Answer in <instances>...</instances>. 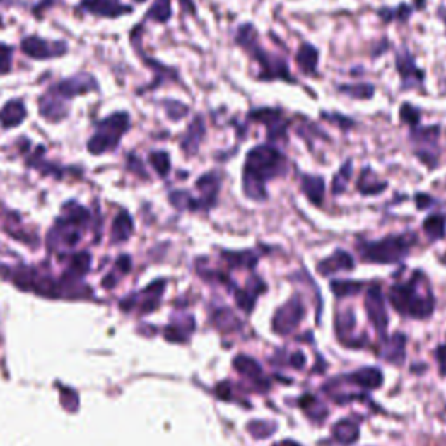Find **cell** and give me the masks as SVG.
<instances>
[{"label": "cell", "instance_id": "d6986e66", "mask_svg": "<svg viewBox=\"0 0 446 446\" xmlns=\"http://www.w3.org/2000/svg\"><path fill=\"white\" fill-rule=\"evenodd\" d=\"M336 91L352 100H372L377 88L372 82H354V84L342 82V84H336Z\"/></svg>", "mask_w": 446, "mask_h": 446}, {"label": "cell", "instance_id": "9c48e42d", "mask_svg": "<svg viewBox=\"0 0 446 446\" xmlns=\"http://www.w3.org/2000/svg\"><path fill=\"white\" fill-rule=\"evenodd\" d=\"M303 316H305V305L302 303V300L297 297L291 298L277 310L276 317H274V329L281 335H288L302 322Z\"/></svg>", "mask_w": 446, "mask_h": 446}, {"label": "cell", "instance_id": "83f0119b", "mask_svg": "<svg viewBox=\"0 0 446 446\" xmlns=\"http://www.w3.org/2000/svg\"><path fill=\"white\" fill-rule=\"evenodd\" d=\"M423 232L427 234V237L438 241V239L445 237L446 234V218L443 215H430L427 216L426 222H423Z\"/></svg>", "mask_w": 446, "mask_h": 446}, {"label": "cell", "instance_id": "9a60e30c", "mask_svg": "<svg viewBox=\"0 0 446 446\" xmlns=\"http://www.w3.org/2000/svg\"><path fill=\"white\" fill-rule=\"evenodd\" d=\"M26 119V107L23 100H11L0 110V124L4 129L18 127Z\"/></svg>", "mask_w": 446, "mask_h": 446}, {"label": "cell", "instance_id": "60d3db41", "mask_svg": "<svg viewBox=\"0 0 446 446\" xmlns=\"http://www.w3.org/2000/svg\"><path fill=\"white\" fill-rule=\"evenodd\" d=\"M276 446H302V445H298V443H295V441H281V443H277Z\"/></svg>", "mask_w": 446, "mask_h": 446}, {"label": "cell", "instance_id": "7402d4cb", "mask_svg": "<svg viewBox=\"0 0 446 446\" xmlns=\"http://www.w3.org/2000/svg\"><path fill=\"white\" fill-rule=\"evenodd\" d=\"M385 189H387V183H385L384 180L378 178L370 168H365V170H363V173L358 180V190L363 196H375V194L384 192Z\"/></svg>", "mask_w": 446, "mask_h": 446}, {"label": "cell", "instance_id": "d6a6232c", "mask_svg": "<svg viewBox=\"0 0 446 446\" xmlns=\"http://www.w3.org/2000/svg\"><path fill=\"white\" fill-rule=\"evenodd\" d=\"M322 119L331 124H335L336 127H340L342 131H348L356 126V122L352 121L351 117H346V115L339 114V112H322Z\"/></svg>", "mask_w": 446, "mask_h": 446}, {"label": "cell", "instance_id": "f35d334b", "mask_svg": "<svg viewBox=\"0 0 446 446\" xmlns=\"http://www.w3.org/2000/svg\"><path fill=\"white\" fill-rule=\"evenodd\" d=\"M415 201H417V206L421 209L429 208V206L433 204V197H429V196H427V194H417Z\"/></svg>", "mask_w": 446, "mask_h": 446}, {"label": "cell", "instance_id": "5b68a950", "mask_svg": "<svg viewBox=\"0 0 446 446\" xmlns=\"http://www.w3.org/2000/svg\"><path fill=\"white\" fill-rule=\"evenodd\" d=\"M129 131V115L126 112H115L107 119L98 122L95 134L88 143V150L95 155L105 152H112L117 148L119 141Z\"/></svg>", "mask_w": 446, "mask_h": 446}, {"label": "cell", "instance_id": "7a4b0ae2", "mask_svg": "<svg viewBox=\"0 0 446 446\" xmlns=\"http://www.w3.org/2000/svg\"><path fill=\"white\" fill-rule=\"evenodd\" d=\"M421 274H415L411 279L394 284L389 291L391 305L403 316L413 317V319H427L434 312L436 302H434L433 293L429 291V288L421 284Z\"/></svg>", "mask_w": 446, "mask_h": 446}, {"label": "cell", "instance_id": "8992f818", "mask_svg": "<svg viewBox=\"0 0 446 446\" xmlns=\"http://www.w3.org/2000/svg\"><path fill=\"white\" fill-rule=\"evenodd\" d=\"M441 127L440 124L434 126H417L411 127L410 138L418 148L415 150L418 159L426 163L429 168H434L438 164V140H440Z\"/></svg>", "mask_w": 446, "mask_h": 446}, {"label": "cell", "instance_id": "8fae6325", "mask_svg": "<svg viewBox=\"0 0 446 446\" xmlns=\"http://www.w3.org/2000/svg\"><path fill=\"white\" fill-rule=\"evenodd\" d=\"M51 89L54 93H58L59 96H63L65 100H72L75 96L81 95H88V93L96 91L98 89V82L93 75L89 74H78L74 75V77L63 78L58 84L51 86Z\"/></svg>", "mask_w": 446, "mask_h": 446}, {"label": "cell", "instance_id": "ffe728a7", "mask_svg": "<svg viewBox=\"0 0 446 446\" xmlns=\"http://www.w3.org/2000/svg\"><path fill=\"white\" fill-rule=\"evenodd\" d=\"M202 136H204V121H202L201 115H197L192 122H190L189 129H187V134L183 136L182 147L187 153H196L199 145H201Z\"/></svg>", "mask_w": 446, "mask_h": 446}, {"label": "cell", "instance_id": "f1b7e54d", "mask_svg": "<svg viewBox=\"0 0 446 446\" xmlns=\"http://www.w3.org/2000/svg\"><path fill=\"white\" fill-rule=\"evenodd\" d=\"M171 18V0H155L147 13V20L166 23Z\"/></svg>", "mask_w": 446, "mask_h": 446}, {"label": "cell", "instance_id": "2e32d148", "mask_svg": "<svg viewBox=\"0 0 446 446\" xmlns=\"http://www.w3.org/2000/svg\"><path fill=\"white\" fill-rule=\"evenodd\" d=\"M382 358L391 365H403L406 358V336L403 333H394L382 347Z\"/></svg>", "mask_w": 446, "mask_h": 446}, {"label": "cell", "instance_id": "484cf974", "mask_svg": "<svg viewBox=\"0 0 446 446\" xmlns=\"http://www.w3.org/2000/svg\"><path fill=\"white\" fill-rule=\"evenodd\" d=\"M333 436L340 445H352L359 440V426L356 422L344 418L333 426Z\"/></svg>", "mask_w": 446, "mask_h": 446}, {"label": "cell", "instance_id": "4316f807", "mask_svg": "<svg viewBox=\"0 0 446 446\" xmlns=\"http://www.w3.org/2000/svg\"><path fill=\"white\" fill-rule=\"evenodd\" d=\"M300 406L303 408V411H305V415H309L312 421L316 422H321L324 421L326 415H328V410H326L324 406H322V403L317 397L307 394L303 396L302 399H300Z\"/></svg>", "mask_w": 446, "mask_h": 446}, {"label": "cell", "instance_id": "277c9868", "mask_svg": "<svg viewBox=\"0 0 446 446\" xmlns=\"http://www.w3.org/2000/svg\"><path fill=\"white\" fill-rule=\"evenodd\" d=\"M413 245L411 235H389L375 242H363L358 246L363 260L370 264H396L403 260Z\"/></svg>", "mask_w": 446, "mask_h": 446}, {"label": "cell", "instance_id": "3957f363", "mask_svg": "<svg viewBox=\"0 0 446 446\" xmlns=\"http://www.w3.org/2000/svg\"><path fill=\"white\" fill-rule=\"evenodd\" d=\"M235 40H237L239 46L242 47L254 61L260 66V75L258 78L260 81H286V82H297L295 81L293 75L290 74V66H288V61L281 56L271 54L267 49L260 46L258 42V33L254 30L253 25H241L237 30V35H235Z\"/></svg>", "mask_w": 446, "mask_h": 446}, {"label": "cell", "instance_id": "74e56055", "mask_svg": "<svg viewBox=\"0 0 446 446\" xmlns=\"http://www.w3.org/2000/svg\"><path fill=\"white\" fill-rule=\"evenodd\" d=\"M436 359L440 363L441 375H446V346H441L436 348Z\"/></svg>", "mask_w": 446, "mask_h": 446}, {"label": "cell", "instance_id": "d590c367", "mask_svg": "<svg viewBox=\"0 0 446 446\" xmlns=\"http://www.w3.org/2000/svg\"><path fill=\"white\" fill-rule=\"evenodd\" d=\"M13 65V47L0 42V75L9 74Z\"/></svg>", "mask_w": 446, "mask_h": 446}, {"label": "cell", "instance_id": "52a82bcc", "mask_svg": "<svg viewBox=\"0 0 446 446\" xmlns=\"http://www.w3.org/2000/svg\"><path fill=\"white\" fill-rule=\"evenodd\" d=\"M396 72L401 78V91H411L423 84L426 74L415 61L408 47H401L396 54Z\"/></svg>", "mask_w": 446, "mask_h": 446}, {"label": "cell", "instance_id": "836d02e7", "mask_svg": "<svg viewBox=\"0 0 446 446\" xmlns=\"http://www.w3.org/2000/svg\"><path fill=\"white\" fill-rule=\"evenodd\" d=\"M150 164L155 168L160 176H166L170 171V155L166 152H152L150 153Z\"/></svg>", "mask_w": 446, "mask_h": 446}, {"label": "cell", "instance_id": "d4e9b609", "mask_svg": "<svg viewBox=\"0 0 446 446\" xmlns=\"http://www.w3.org/2000/svg\"><path fill=\"white\" fill-rule=\"evenodd\" d=\"M356 328V317L352 310H344L336 316V335L342 340V344L346 346H354V339H352V333Z\"/></svg>", "mask_w": 446, "mask_h": 446}, {"label": "cell", "instance_id": "5bb4252c", "mask_svg": "<svg viewBox=\"0 0 446 446\" xmlns=\"http://www.w3.org/2000/svg\"><path fill=\"white\" fill-rule=\"evenodd\" d=\"M82 7L88 9L89 13L107 18L124 16V14L133 11L129 6H122L119 0H84V2H82Z\"/></svg>", "mask_w": 446, "mask_h": 446}, {"label": "cell", "instance_id": "ac0fdd59", "mask_svg": "<svg viewBox=\"0 0 446 446\" xmlns=\"http://www.w3.org/2000/svg\"><path fill=\"white\" fill-rule=\"evenodd\" d=\"M317 269H319V272L324 274V276H329V274H335L340 271H351V269H354V258H352L347 251L336 250L331 257H328L324 262H321V264L317 265Z\"/></svg>", "mask_w": 446, "mask_h": 446}, {"label": "cell", "instance_id": "6da1fadb", "mask_svg": "<svg viewBox=\"0 0 446 446\" xmlns=\"http://www.w3.org/2000/svg\"><path fill=\"white\" fill-rule=\"evenodd\" d=\"M288 160L279 148L272 145H258L251 148L245 164V192L248 197L264 201L267 197L265 182L286 173Z\"/></svg>", "mask_w": 446, "mask_h": 446}, {"label": "cell", "instance_id": "ba28073f", "mask_svg": "<svg viewBox=\"0 0 446 446\" xmlns=\"http://www.w3.org/2000/svg\"><path fill=\"white\" fill-rule=\"evenodd\" d=\"M21 51L28 58L44 61V59L61 58L69 51V46H66V42H61V40L51 42V40H44L40 37H26V39L21 40Z\"/></svg>", "mask_w": 446, "mask_h": 446}, {"label": "cell", "instance_id": "4dcf8cb0", "mask_svg": "<svg viewBox=\"0 0 446 446\" xmlns=\"http://www.w3.org/2000/svg\"><path fill=\"white\" fill-rule=\"evenodd\" d=\"M331 291L339 298L354 297V295L363 291V283H359V281H333Z\"/></svg>", "mask_w": 446, "mask_h": 446}, {"label": "cell", "instance_id": "e0dca14e", "mask_svg": "<svg viewBox=\"0 0 446 446\" xmlns=\"http://www.w3.org/2000/svg\"><path fill=\"white\" fill-rule=\"evenodd\" d=\"M295 61H297V66L302 74L316 75L317 65H319V51H317V47L312 46L310 42H303L302 46L298 47Z\"/></svg>", "mask_w": 446, "mask_h": 446}, {"label": "cell", "instance_id": "4fadbf2b", "mask_svg": "<svg viewBox=\"0 0 446 446\" xmlns=\"http://www.w3.org/2000/svg\"><path fill=\"white\" fill-rule=\"evenodd\" d=\"M69 100L59 96L49 88L39 100V112L46 121L49 122H59L69 115Z\"/></svg>", "mask_w": 446, "mask_h": 446}, {"label": "cell", "instance_id": "1f68e13d", "mask_svg": "<svg viewBox=\"0 0 446 446\" xmlns=\"http://www.w3.org/2000/svg\"><path fill=\"white\" fill-rule=\"evenodd\" d=\"M399 119L404 122V124L410 126V129H411V127L421 126L422 114H421V110H418L417 107H413L411 103H403L399 107Z\"/></svg>", "mask_w": 446, "mask_h": 446}, {"label": "cell", "instance_id": "30bf717a", "mask_svg": "<svg viewBox=\"0 0 446 446\" xmlns=\"http://www.w3.org/2000/svg\"><path fill=\"white\" fill-rule=\"evenodd\" d=\"M365 309L366 314H368V319L372 321V324L375 326V329H377L380 335H384L389 324V316L387 309H385L384 295H382V290L378 284H373V286H370L368 291H366Z\"/></svg>", "mask_w": 446, "mask_h": 446}, {"label": "cell", "instance_id": "7c38bea8", "mask_svg": "<svg viewBox=\"0 0 446 446\" xmlns=\"http://www.w3.org/2000/svg\"><path fill=\"white\" fill-rule=\"evenodd\" d=\"M250 117L267 126V136L271 141L284 140V138H286V131L290 121H288V119L284 117L283 112L277 110V108H258V110L251 112Z\"/></svg>", "mask_w": 446, "mask_h": 446}, {"label": "cell", "instance_id": "8d00e7d4", "mask_svg": "<svg viewBox=\"0 0 446 446\" xmlns=\"http://www.w3.org/2000/svg\"><path fill=\"white\" fill-rule=\"evenodd\" d=\"M235 366L239 368V372L248 375V377H258V375H260V366H258L253 359L241 358L235 361Z\"/></svg>", "mask_w": 446, "mask_h": 446}, {"label": "cell", "instance_id": "e575fe53", "mask_svg": "<svg viewBox=\"0 0 446 446\" xmlns=\"http://www.w3.org/2000/svg\"><path fill=\"white\" fill-rule=\"evenodd\" d=\"M164 108H166V114L171 121H180L189 114V107H185L180 101H164Z\"/></svg>", "mask_w": 446, "mask_h": 446}, {"label": "cell", "instance_id": "ab89813d", "mask_svg": "<svg viewBox=\"0 0 446 446\" xmlns=\"http://www.w3.org/2000/svg\"><path fill=\"white\" fill-rule=\"evenodd\" d=\"M178 2H180V6L183 7V11H185V13H190V14L196 13V6H194L192 0H178Z\"/></svg>", "mask_w": 446, "mask_h": 446}, {"label": "cell", "instance_id": "44dd1931", "mask_svg": "<svg viewBox=\"0 0 446 446\" xmlns=\"http://www.w3.org/2000/svg\"><path fill=\"white\" fill-rule=\"evenodd\" d=\"M348 380L354 385H359L363 389H378L382 384H384V375L378 368H363L359 372L352 373L348 377Z\"/></svg>", "mask_w": 446, "mask_h": 446}, {"label": "cell", "instance_id": "b9f144b4", "mask_svg": "<svg viewBox=\"0 0 446 446\" xmlns=\"http://www.w3.org/2000/svg\"><path fill=\"white\" fill-rule=\"evenodd\" d=\"M136 2H145V0H136Z\"/></svg>", "mask_w": 446, "mask_h": 446}, {"label": "cell", "instance_id": "f546056e", "mask_svg": "<svg viewBox=\"0 0 446 446\" xmlns=\"http://www.w3.org/2000/svg\"><path fill=\"white\" fill-rule=\"evenodd\" d=\"M351 176H352V160L348 159L342 164V168L339 170V173L333 176L331 190H333V194H335V196H340V194L346 192Z\"/></svg>", "mask_w": 446, "mask_h": 446}, {"label": "cell", "instance_id": "603a6c76", "mask_svg": "<svg viewBox=\"0 0 446 446\" xmlns=\"http://www.w3.org/2000/svg\"><path fill=\"white\" fill-rule=\"evenodd\" d=\"M302 190L309 201L312 204H322V199H324V180L321 176L314 175H305L302 178Z\"/></svg>", "mask_w": 446, "mask_h": 446}, {"label": "cell", "instance_id": "cb8c5ba5", "mask_svg": "<svg viewBox=\"0 0 446 446\" xmlns=\"http://www.w3.org/2000/svg\"><path fill=\"white\" fill-rule=\"evenodd\" d=\"M378 18H380L384 23H392V21H397V23H406L408 20L413 14V7L408 6V4H397L396 7H380L377 11Z\"/></svg>", "mask_w": 446, "mask_h": 446}]
</instances>
